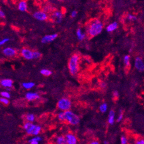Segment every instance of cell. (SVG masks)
<instances>
[{"label":"cell","instance_id":"obj_1","mask_svg":"<svg viewBox=\"0 0 144 144\" xmlns=\"http://www.w3.org/2000/svg\"><path fill=\"white\" fill-rule=\"evenodd\" d=\"M104 24L100 19H94L91 21L87 27L88 35L91 38L97 36L102 32Z\"/></svg>","mask_w":144,"mask_h":144},{"label":"cell","instance_id":"obj_2","mask_svg":"<svg viewBox=\"0 0 144 144\" xmlns=\"http://www.w3.org/2000/svg\"><path fill=\"white\" fill-rule=\"evenodd\" d=\"M79 61L80 56L77 54H73L70 57L68 62V68L72 75L75 76L79 72Z\"/></svg>","mask_w":144,"mask_h":144},{"label":"cell","instance_id":"obj_3","mask_svg":"<svg viewBox=\"0 0 144 144\" xmlns=\"http://www.w3.org/2000/svg\"><path fill=\"white\" fill-rule=\"evenodd\" d=\"M23 128L28 135L32 136H38L42 131L41 125L35 124L31 122H26L23 125Z\"/></svg>","mask_w":144,"mask_h":144},{"label":"cell","instance_id":"obj_4","mask_svg":"<svg viewBox=\"0 0 144 144\" xmlns=\"http://www.w3.org/2000/svg\"><path fill=\"white\" fill-rule=\"evenodd\" d=\"M64 121L72 125H77L80 123V117L71 110L64 112Z\"/></svg>","mask_w":144,"mask_h":144},{"label":"cell","instance_id":"obj_5","mask_svg":"<svg viewBox=\"0 0 144 144\" xmlns=\"http://www.w3.org/2000/svg\"><path fill=\"white\" fill-rule=\"evenodd\" d=\"M57 107L61 111H67L71 108L72 102L67 98H62L57 102Z\"/></svg>","mask_w":144,"mask_h":144},{"label":"cell","instance_id":"obj_6","mask_svg":"<svg viewBox=\"0 0 144 144\" xmlns=\"http://www.w3.org/2000/svg\"><path fill=\"white\" fill-rule=\"evenodd\" d=\"M33 17H34L35 19L39 21H46L48 18L47 13L43 11H36L33 14Z\"/></svg>","mask_w":144,"mask_h":144},{"label":"cell","instance_id":"obj_7","mask_svg":"<svg viewBox=\"0 0 144 144\" xmlns=\"http://www.w3.org/2000/svg\"><path fill=\"white\" fill-rule=\"evenodd\" d=\"M2 53L6 57H15L17 54V51L15 49L11 47H7L2 50Z\"/></svg>","mask_w":144,"mask_h":144},{"label":"cell","instance_id":"obj_8","mask_svg":"<svg viewBox=\"0 0 144 144\" xmlns=\"http://www.w3.org/2000/svg\"><path fill=\"white\" fill-rule=\"evenodd\" d=\"M58 36V35L57 34H53L45 35L41 39L42 43L43 44H49V43L52 42L56 39Z\"/></svg>","mask_w":144,"mask_h":144},{"label":"cell","instance_id":"obj_9","mask_svg":"<svg viewBox=\"0 0 144 144\" xmlns=\"http://www.w3.org/2000/svg\"><path fill=\"white\" fill-rule=\"evenodd\" d=\"M21 56L27 60H32L33 59V51L28 48H23L21 50Z\"/></svg>","mask_w":144,"mask_h":144},{"label":"cell","instance_id":"obj_10","mask_svg":"<svg viewBox=\"0 0 144 144\" xmlns=\"http://www.w3.org/2000/svg\"><path fill=\"white\" fill-rule=\"evenodd\" d=\"M64 137L67 144H77L78 140L74 134L67 133L66 134Z\"/></svg>","mask_w":144,"mask_h":144},{"label":"cell","instance_id":"obj_11","mask_svg":"<svg viewBox=\"0 0 144 144\" xmlns=\"http://www.w3.org/2000/svg\"><path fill=\"white\" fill-rule=\"evenodd\" d=\"M134 66L135 69L139 72H143L144 70V63L142 59L140 57H136L135 59Z\"/></svg>","mask_w":144,"mask_h":144},{"label":"cell","instance_id":"obj_12","mask_svg":"<svg viewBox=\"0 0 144 144\" xmlns=\"http://www.w3.org/2000/svg\"><path fill=\"white\" fill-rule=\"evenodd\" d=\"M25 99L29 101H32L40 99V95L36 92H28L25 94Z\"/></svg>","mask_w":144,"mask_h":144},{"label":"cell","instance_id":"obj_13","mask_svg":"<svg viewBox=\"0 0 144 144\" xmlns=\"http://www.w3.org/2000/svg\"><path fill=\"white\" fill-rule=\"evenodd\" d=\"M52 19L56 22L57 24H60L63 20V14L60 11H56L53 12L52 15Z\"/></svg>","mask_w":144,"mask_h":144},{"label":"cell","instance_id":"obj_14","mask_svg":"<svg viewBox=\"0 0 144 144\" xmlns=\"http://www.w3.org/2000/svg\"><path fill=\"white\" fill-rule=\"evenodd\" d=\"M0 85L6 89H8V88L11 89L13 86V81L9 79H2L0 81Z\"/></svg>","mask_w":144,"mask_h":144},{"label":"cell","instance_id":"obj_15","mask_svg":"<svg viewBox=\"0 0 144 144\" xmlns=\"http://www.w3.org/2000/svg\"><path fill=\"white\" fill-rule=\"evenodd\" d=\"M115 119H116V113L113 110H110L108 117V122L109 124L113 125L115 122Z\"/></svg>","mask_w":144,"mask_h":144},{"label":"cell","instance_id":"obj_16","mask_svg":"<svg viewBox=\"0 0 144 144\" xmlns=\"http://www.w3.org/2000/svg\"><path fill=\"white\" fill-rule=\"evenodd\" d=\"M43 141V138L42 136L38 135L35 136L28 140L29 144H39V143Z\"/></svg>","mask_w":144,"mask_h":144},{"label":"cell","instance_id":"obj_17","mask_svg":"<svg viewBox=\"0 0 144 144\" xmlns=\"http://www.w3.org/2000/svg\"><path fill=\"white\" fill-rule=\"evenodd\" d=\"M118 23L117 22H113L109 24L108 25H107V27H106V31L108 32H113L116 31L118 28Z\"/></svg>","mask_w":144,"mask_h":144},{"label":"cell","instance_id":"obj_18","mask_svg":"<svg viewBox=\"0 0 144 144\" xmlns=\"http://www.w3.org/2000/svg\"><path fill=\"white\" fill-rule=\"evenodd\" d=\"M18 9L21 12H26L28 10V4L25 1H21L18 4Z\"/></svg>","mask_w":144,"mask_h":144},{"label":"cell","instance_id":"obj_19","mask_svg":"<svg viewBox=\"0 0 144 144\" xmlns=\"http://www.w3.org/2000/svg\"><path fill=\"white\" fill-rule=\"evenodd\" d=\"M76 36L79 41H83L86 37V34L83 31L81 28H78L76 30Z\"/></svg>","mask_w":144,"mask_h":144},{"label":"cell","instance_id":"obj_20","mask_svg":"<svg viewBox=\"0 0 144 144\" xmlns=\"http://www.w3.org/2000/svg\"><path fill=\"white\" fill-rule=\"evenodd\" d=\"M55 143L56 144H67L65 137L63 135H59L57 136L55 139Z\"/></svg>","mask_w":144,"mask_h":144},{"label":"cell","instance_id":"obj_21","mask_svg":"<svg viewBox=\"0 0 144 144\" xmlns=\"http://www.w3.org/2000/svg\"><path fill=\"white\" fill-rule=\"evenodd\" d=\"M35 85V84L34 82H24L22 84V86L26 90H30V89H32L34 87Z\"/></svg>","mask_w":144,"mask_h":144},{"label":"cell","instance_id":"obj_22","mask_svg":"<svg viewBox=\"0 0 144 144\" xmlns=\"http://www.w3.org/2000/svg\"><path fill=\"white\" fill-rule=\"evenodd\" d=\"M25 119L27 122L33 123L35 121V116L34 114H28L26 115Z\"/></svg>","mask_w":144,"mask_h":144},{"label":"cell","instance_id":"obj_23","mask_svg":"<svg viewBox=\"0 0 144 144\" xmlns=\"http://www.w3.org/2000/svg\"><path fill=\"white\" fill-rule=\"evenodd\" d=\"M99 110L101 113H106L108 110V104L106 103H102L99 107Z\"/></svg>","mask_w":144,"mask_h":144},{"label":"cell","instance_id":"obj_24","mask_svg":"<svg viewBox=\"0 0 144 144\" xmlns=\"http://www.w3.org/2000/svg\"><path fill=\"white\" fill-rule=\"evenodd\" d=\"M123 62L124 63L125 66L126 67H129L130 66V62H131V57L129 54L125 55L123 59Z\"/></svg>","mask_w":144,"mask_h":144},{"label":"cell","instance_id":"obj_25","mask_svg":"<svg viewBox=\"0 0 144 144\" xmlns=\"http://www.w3.org/2000/svg\"><path fill=\"white\" fill-rule=\"evenodd\" d=\"M40 73H41L42 75L44 76H50L52 73V72L51 70H49V69H43L41 70Z\"/></svg>","mask_w":144,"mask_h":144},{"label":"cell","instance_id":"obj_26","mask_svg":"<svg viewBox=\"0 0 144 144\" xmlns=\"http://www.w3.org/2000/svg\"><path fill=\"white\" fill-rule=\"evenodd\" d=\"M126 19L129 21H135L137 19V17L135 15H134V14H129L126 16Z\"/></svg>","mask_w":144,"mask_h":144},{"label":"cell","instance_id":"obj_27","mask_svg":"<svg viewBox=\"0 0 144 144\" xmlns=\"http://www.w3.org/2000/svg\"><path fill=\"white\" fill-rule=\"evenodd\" d=\"M42 54L38 51H33V59H38L41 58Z\"/></svg>","mask_w":144,"mask_h":144},{"label":"cell","instance_id":"obj_28","mask_svg":"<svg viewBox=\"0 0 144 144\" xmlns=\"http://www.w3.org/2000/svg\"><path fill=\"white\" fill-rule=\"evenodd\" d=\"M0 95L1 96V97L5 98V99H10V97H11V94H10V93L8 91H4L1 92Z\"/></svg>","mask_w":144,"mask_h":144},{"label":"cell","instance_id":"obj_29","mask_svg":"<svg viewBox=\"0 0 144 144\" xmlns=\"http://www.w3.org/2000/svg\"><path fill=\"white\" fill-rule=\"evenodd\" d=\"M57 118L59 119L60 121H64V112L60 111L57 115Z\"/></svg>","mask_w":144,"mask_h":144},{"label":"cell","instance_id":"obj_30","mask_svg":"<svg viewBox=\"0 0 144 144\" xmlns=\"http://www.w3.org/2000/svg\"><path fill=\"white\" fill-rule=\"evenodd\" d=\"M120 143L121 144H128V139L124 135L122 136L120 138Z\"/></svg>","mask_w":144,"mask_h":144},{"label":"cell","instance_id":"obj_31","mask_svg":"<svg viewBox=\"0 0 144 144\" xmlns=\"http://www.w3.org/2000/svg\"><path fill=\"white\" fill-rule=\"evenodd\" d=\"M0 102L5 105H8L9 104V99H5V98H3V97H0Z\"/></svg>","mask_w":144,"mask_h":144},{"label":"cell","instance_id":"obj_32","mask_svg":"<svg viewBox=\"0 0 144 144\" xmlns=\"http://www.w3.org/2000/svg\"><path fill=\"white\" fill-rule=\"evenodd\" d=\"M123 117H124V114L122 112V111L121 110L120 112H119L118 116L117 118V121L118 122H121L122 120V119H123Z\"/></svg>","mask_w":144,"mask_h":144},{"label":"cell","instance_id":"obj_33","mask_svg":"<svg viewBox=\"0 0 144 144\" xmlns=\"http://www.w3.org/2000/svg\"><path fill=\"white\" fill-rule=\"evenodd\" d=\"M9 41V38H4L3 39L1 40V41H0V47H1V46H2L6 44V43L8 42Z\"/></svg>","mask_w":144,"mask_h":144},{"label":"cell","instance_id":"obj_34","mask_svg":"<svg viewBox=\"0 0 144 144\" xmlns=\"http://www.w3.org/2000/svg\"><path fill=\"white\" fill-rule=\"evenodd\" d=\"M135 144H144V139L143 138H139V139H136Z\"/></svg>","mask_w":144,"mask_h":144},{"label":"cell","instance_id":"obj_35","mask_svg":"<svg viewBox=\"0 0 144 144\" xmlns=\"http://www.w3.org/2000/svg\"><path fill=\"white\" fill-rule=\"evenodd\" d=\"M5 18V14L2 10L0 9V19H4Z\"/></svg>","mask_w":144,"mask_h":144},{"label":"cell","instance_id":"obj_36","mask_svg":"<svg viewBox=\"0 0 144 144\" xmlns=\"http://www.w3.org/2000/svg\"><path fill=\"white\" fill-rule=\"evenodd\" d=\"M77 15V11L76 10H74L71 12V17L72 18H75V17Z\"/></svg>","mask_w":144,"mask_h":144},{"label":"cell","instance_id":"obj_37","mask_svg":"<svg viewBox=\"0 0 144 144\" xmlns=\"http://www.w3.org/2000/svg\"><path fill=\"white\" fill-rule=\"evenodd\" d=\"M89 144H100V143L99 141L97 140V139H94V140L91 141V142L89 143Z\"/></svg>","mask_w":144,"mask_h":144},{"label":"cell","instance_id":"obj_38","mask_svg":"<svg viewBox=\"0 0 144 144\" xmlns=\"http://www.w3.org/2000/svg\"><path fill=\"white\" fill-rule=\"evenodd\" d=\"M113 96L114 97H119V93L118 91H114L113 92Z\"/></svg>","mask_w":144,"mask_h":144},{"label":"cell","instance_id":"obj_39","mask_svg":"<svg viewBox=\"0 0 144 144\" xmlns=\"http://www.w3.org/2000/svg\"><path fill=\"white\" fill-rule=\"evenodd\" d=\"M106 83H105V82H101V83H100V86L101 88H105L106 87Z\"/></svg>","mask_w":144,"mask_h":144},{"label":"cell","instance_id":"obj_40","mask_svg":"<svg viewBox=\"0 0 144 144\" xmlns=\"http://www.w3.org/2000/svg\"><path fill=\"white\" fill-rule=\"evenodd\" d=\"M103 144H109V142H108V141L105 140V141L103 142Z\"/></svg>","mask_w":144,"mask_h":144},{"label":"cell","instance_id":"obj_41","mask_svg":"<svg viewBox=\"0 0 144 144\" xmlns=\"http://www.w3.org/2000/svg\"><path fill=\"white\" fill-rule=\"evenodd\" d=\"M8 91H10V90H11V89H10V88H8V89H6Z\"/></svg>","mask_w":144,"mask_h":144}]
</instances>
